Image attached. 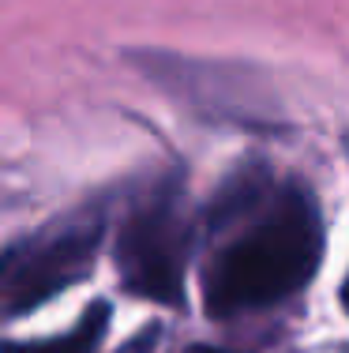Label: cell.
<instances>
[{
    "mask_svg": "<svg viewBox=\"0 0 349 353\" xmlns=\"http://www.w3.org/2000/svg\"><path fill=\"white\" fill-rule=\"evenodd\" d=\"M323 263V218L304 184L289 181L252 203L240 233L222 245L203 274L207 316L229 319L282 305Z\"/></svg>",
    "mask_w": 349,
    "mask_h": 353,
    "instance_id": "obj_1",
    "label": "cell"
},
{
    "mask_svg": "<svg viewBox=\"0 0 349 353\" xmlns=\"http://www.w3.org/2000/svg\"><path fill=\"white\" fill-rule=\"evenodd\" d=\"M98 248H102V222H90V218L12 245L0 263V297H4L8 319L27 316L30 308L45 305L61 290L83 282L94 271Z\"/></svg>",
    "mask_w": 349,
    "mask_h": 353,
    "instance_id": "obj_2",
    "label": "cell"
},
{
    "mask_svg": "<svg viewBox=\"0 0 349 353\" xmlns=\"http://www.w3.org/2000/svg\"><path fill=\"white\" fill-rule=\"evenodd\" d=\"M188 225L173 199H151L128 214L116 237V271L131 297L184 305Z\"/></svg>",
    "mask_w": 349,
    "mask_h": 353,
    "instance_id": "obj_3",
    "label": "cell"
},
{
    "mask_svg": "<svg viewBox=\"0 0 349 353\" xmlns=\"http://www.w3.org/2000/svg\"><path fill=\"white\" fill-rule=\"evenodd\" d=\"M109 327V305H94L79 316V323L68 334H53V339H34V342H8L4 353H94L98 342L105 339Z\"/></svg>",
    "mask_w": 349,
    "mask_h": 353,
    "instance_id": "obj_4",
    "label": "cell"
},
{
    "mask_svg": "<svg viewBox=\"0 0 349 353\" xmlns=\"http://www.w3.org/2000/svg\"><path fill=\"white\" fill-rule=\"evenodd\" d=\"M184 353H229V350H218V346H188Z\"/></svg>",
    "mask_w": 349,
    "mask_h": 353,
    "instance_id": "obj_5",
    "label": "cell"
},
{
    "mask_svg": "<svg viewBox=\"0 0 349 353\" xmlns=\"http://www.w3.org/2000/svg\"><path fill=\"white\" fill-rule=\"evenodd\" d=\"M342 305H346V312H349V274H346V282H342Z\"/></svg>",
    "mask_w": 349,
    "mask_h": 353,
    "instance_id": "obj_6",
    "label": "cell"
}]
</instances>
